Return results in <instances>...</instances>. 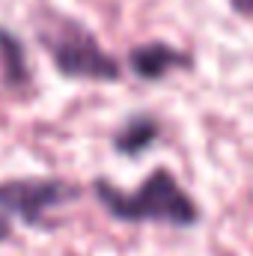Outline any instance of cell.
Wrapping results in <instances>:
<instances>
[{
  "label": "cell",
  "mask_w": 253,
  "mask_h": 256,
  "mask_svg": "<svg viewBox=\"0 0 253 256\" xmlns=\"http://www.w3.org/2000/svg\"><path fill=\"white\" fill-rule=\"evenodd\" d=\"M92 194L98 206L122 224H161L173 230H190L202 218L196 200L167 167H155L134 191H120L108 179H96Z\"/></svg>",
  "instance_id": "cell-1"
},
{
  "label": "cell",
  "mask_w": 253,
  "mask_h": 256,
  "mask_svg": "<svg viewBox=\"0 0 253 256\" xmlns=\"http://www.w3.org/2000/svg\"><path fill=\"white\" fill-rule=\"evenodd\" d=\"M33 21L42 48L51 54V63L60 74L98 84H116L122 78V66L116 63V57L108 54L84 24L57 12H39Z\"/></svg>",
  "instance_id": "cell-2"
},
{
  "label": "cell",
  "mask_w": 253,
  "mask_h": 256,
  "mask_svg": "<svg viewBox=\"0 0 253 256\" xmlns=\"http://www.w3.org/2000/svg\"><path fill=\"white\" fill-rule=\"evenodd\" d=\"M78 196L80 188L63 179H12L0 182V214H15L24 226H48V214Z\"/></svg>",
  "instance_id": "cell-3"
},
{
  "label": "cell",
  "mask_w": 253,
  "mask_h": 256,
  "mask_svg": "<svg viewBox=\"0 0 253 256\" xmlns=\"http://www.w3.org/2000/svg\"><path fill=\"white\" fill-rule=\"evenodd\" d=\"M128 68L134 78L146 80V84H158L164 78H170L173 72H185L194 68V57L188 51L170 45V42H143V45H134L128 51Z\"/></svg>",
  "instance_id": "cell-4"
},
{
  "label": "cell",
  "mask_w": 253,
  "mask_h": 256,
  "mask_svg": "<svg viewBox=\"0 0 253 256\" xmlns=\"http://www.w3.org/2000/svg\"><path fill=\"white\" fill-rule=\"evenodd\" d=\"M161 120L152 116V114H131L122 126L116 128L110 146L116 155L122 158H140L143 152H149L158 140H161Z\"/></svg>",
  "instance_id": "cell-5"
},
{
  "label": "cell",
  "mask_w": 253,
  "mask_h": 256,
  "mask_svg": "<svg viewBox=\"0 0 253 256\" xmlns=\"http://www.w3.org/2000/svg\"><path fill=\"white\" fill-rule=\"evenodd\" d=\"M0 66H3L6 86H24L30 80V66H27L24 45L3 27H0Z\"/></svg>",
  "instance_id": "cell-6"
},
{
  "label": "cell",
  "mask_w": 253,
  "mask_h": 256,
  "mask_svg": "<svg viewBox=\"0 0 253 256\" xmlns=\"http://www.w3.org/2000/svg\"><path fill=\"white\" fill-rule=\"evenodd\" d=\"M230 3V9L236 12V15H242V18H253V0H226Z\"/></svg>",
  "instance_id": "cell-7"
},
{
  "label": "cell",
  "mask_w": 253,
  "mask_h": 256,
  "mask_svg": "<svg viewBox=\"0 0 253 256\" xmlns=\"http://www.w3.org/2000/svg\"><path fill=\"white\" fill-rule=\"evenodd\" d=\"M9 236H12V226H9V218H6V214H0V244H3V242H6Z\"/></svg>",
  "instance_id": "cell-8"
}]
</instances>
